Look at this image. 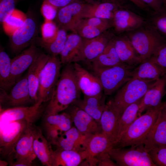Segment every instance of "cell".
I'll return each mask as SVG.
<instances>
[{"label":"cell","instance_id":"1","mask_svg":"<svg viewBox=\"0 0 166 166\" xmlns=\"http://www.w3.org/2000/svg\"><path fill=\"white\" fill-rule=\"evenodd\" d=\"M81 91L78 85L73 64L66 65L54 89L45 115L58 113L67 109L80 99Z\"/></svg>","mask_w":166,"mask_h":166},{"label":"cell","instance_id":"2","mask_svg":"<svg viewBox=\"0 0 166 166\" xmlns=\"http://www.w3.org/2000/svg\"><path fill=\"white\" fill-rule=\"evenodd\" d=\"M164 103L147 110L138 116L113 148H123L143 144L156 122Z\"/></svg>","mask_w":166,"mask_h":166},{"label":"cell","instance_id":"3","mask_svg":"<svg viewBox=\"0 0 166 166\" xmlns=\"http://www.w3.org/2000/svg\"><path fill=\"white\" fill-rule=\"evenodd\" d=\"M126 33L142 61L149 58L158 47L166 41L152 26L146 22L137 29Z\"/></svg>","mask_w":166,"mask_h":166},{"label":"cell","instance_id":"4","mask_svg":"<svg viewBox=\"0 0 166 166\" xmlns=\"http://www.w3.org/2000/svg\"><path fill=\"white\" fill-rule=\"evenodd\" d=\"M156 81L132 77L111 100L113 106L121 116L128 106L143 97Z\"/></svg>","mask_w":166,"mask_h":166},{"label":"cell","instance_id":"5","mask_svg":"<svg viewBox=\"0 0 166 166\" xmlns=\"http://www.w3.org/2000/svg\"><path fill=\"white\" fill-rule=\"evenodd\" d=\"M111 159L120 166H156L143 144L128 148H112L108 151Z\"/></svg>","mask_w":166,"mask_h":166},{"label":"cell","instance_id":"6","mask_svg":"<svg viewBox=\"0 0 166 166\" xmlns=\"http://www.w3.org/2000/svg\"><path fill=\"white\" fill-rule=\"evenodd\" d=\"M133 68L123 63L94 74L99 79L105 95H110L132 78Z\"/></svg>","mask_w":166,"mask_h":166},{"label":"cell","instance_id":"7","mask_svg":"<svg viewBox=\"0 0 166 166\" xmlns=\"http://www.w3.org/2000/svg\"><path fill=\"white\" fill-rule=\"evenodd\" d=\"M61 64L57 56H49L39 77L38 100H41L44 102L50 100L61 74Z\"/></svg>","mask_w":166,"mask_h":166},{"label":"cell","instance_id":"8","mask_svg":"<svg viewBox=\"0 0 166 166\" xmlns=\"http://www.w3.org/2000/svg\"><path fill=\"white\" fill-rule=\"evenodd\" d=\"M34 125L31 124L29 125L17 143L7 159L10 166H31L37 157L33 147Z\"/></svg>","mask_w":166,"mask_h":166},{"label":"cell","instance_id":"9","mask_svg":"<svg viewBox=\"0 0 166 166\" xmlns=\"http://www.w3.org/2000/svg\"><path fill=\"white\" fill-rule=\"evenodd\" d=\"M0 93V110L35 103L30 96L27 74L17 81L9 93L1 89Z\"/></svg>","mask_w":166,"mask_h":166},{"label":"cell","instance_id":"10","mask_svg":"<svg viewBox=\"0 0 166 166\" xmlns=\"http://www.w3.org/2000/svg\"><path fill=\"white\" fill-rule=\"evenodd\" d=\"M31 124L21 120L0 125V153L2 157L8 159L17 143Z\"/></svg>","mask_w":166,"mask_h":166},{"label":"cell","instance_id":"11","mask_svg":"<svg viewBox=\"0 0 166 166\" xmlns=\"http://www.w3.org/2000/svg\"><path fill=\"white\" fill-rule=\"evenodd\" d=\"M41 100L30 106H20L0 110V125L17 121L23 120L33 124L42 115L45 108Z\"/></svg>","mask_w":166,"mask_h":166},{"label":"cell","instance_id":"12","mask_svg":"<svg viewBox=\"0 0 166 166\" xmlns=\"http://www.w3.org/2000/svg\"><path fill=\"white\" fill-rule=\"evenodd\" d=\"M73 65L78 85L84 96H98L104 93L101 83L96 75L77 62H74Z\"/></svg>","mask_w":166,"mask_h":166},{"label":"cell","instance_id":"13","mask_svg":"<svg viewBox=\"0 0 166 166\" xmlns=\"http://www.w3.org/2000/svg\"><path fill=\"white\" fill-rule=\"evenodd\" d=\"M112 37L110 34H101L93 38L83 40L79 53L73 62L85 61L90 62L103 51L113 39Z\"/></svg>","mask_w":166,"mask_h":166},{"label":"cell","instance_id":"14","mask_svg":"<svg viewBox=\"0 0 166 166\" xmlns=\"http://www.w3.org/2000/svg\"><path fill=\"white\" fill-rule=\"evenodd\" d=\"M36 31V21L31 18H27L11 36L10 46L13 52L16 54L21 53L33 40Z\"/></svg>","mask_w":166,"mask_h":166},{"label":"cell","instance_id":"15","mask_svg":"<svg viewBox=\"0 0 166 166\" xmlns=\"http://www.w3.org/2000/svg\"><path fill=\"white\" fill-rule=\"evenodd\" d=\"M40 54L34 44L11 59V88Z\"/></svg>","mask_w":166,"mask_h":166},{"label":"cell","instance_id":"16","mask_svg":"<svg viewBox=\"0 0 166 166\" xmlns=\"http://www.w3.org/2000/svg\"><path fill=\"white\" fill-rule=\"evenodd\" d=\"M112 148V144L102 132L91 135L88 140L85 150L83 151L85 159L83 163H81L82 165L96 166L97 156Z\"/></svg>","mask_w":166,"mask_h":166},{"label":"cell","instance_id":"17","mask_svg":"<svg viewBox=\"0 0 166 166\" xmlns=\"http://www.w3.org/2000/svg\"><path fill=\"white\" fill-rule=\"evenodd\" d=\"M85 4L74 1L59 9L56 18L61 28L74 32L82 19L81 14Z\"/></svg>","mask_w":166,"mask_h":166},{"label":"cell","instance_id":"18","mask_svg":"<svg viewBox=\"0 0 166 166\" xmlns=\"http://www.w3.org/2000/svg\"><path fill=\"white\" fill-rule=\"evenodd\" d=\"M92 134L80 132L75 126L63 132L53 144L57 148L82 152L85 150L88 140Z\"/></svg>","mask_w":166,"mask_h":166},{"label":"cell","instance_id":"19","mask_svg":"<svg viewBox=\"0 0 166 166\" xmlns=\"http://www.w3.org/2000/svg\"><path fill=\"white\" fill-rule=\"evenodd\" d=\"M67 109L73 123L80 132L86 134L102 132L100 124L83 110L73 105Z\"/></svg>","mask_w":166,"mask_h":166},{"label":"cell","instance_id":"20","mask_svg":"<svg viewBox=\"0 0 166 166\" xmlns=\"http://www.w3.org/2000/svg\"><path fill=\"white\" fill-rule=\"evenodd\" d=\"M113 26L119 33L125 32L139 28L146 22L140 15L128 10L121 8L117 10L112 20Z\"/></svg>","mask_w":166,"mask_h":166},{"label":"cell","instance_id":"21","mask_svg":"<svg viewBox=\"0 0 166 166\" xmlns=\"http://www.w3.org/2000/svg\"><path fill=\"white\" fill-rule=\"evenodd\" d=\"M166 81L165 76L156 80L148 89L142 97L138 113V117L144 111L160 105L166 93Z\"/></svg>","mask_w":166,"mask_h":166},{"label":"cell","instance_id":"22","mask_svg":"<svg viewBox=\"0 0 166 166\" xmlns=\"http://www.w3.org/2000/svg\"><path fill=\"white\" fill-rule=\"evenodd\" d=\"M143 144L148 152L154 148L166 146V107L164 103L156 122Z\"/></svg>","mask_w":166,"mask_h":166},{"label":"cell","instance_id":"23","mask_svg":"<svg viewBox=\"0 0 166 166\" xmlns=\"http://www.w3.org/2000/svg\"><path fill=\"white\" fill-rule=\"evenodd\" d=\"M114 41L117 53L123 63L134 67L142 62L126 35L114 39Z\"/></svg>","mask_w":166,"mask_h":166},{"label":"cell","instance_id":"24","mask_svg":"<svg viewBox=\"0 0 166 166\" xmlns=\"http://www.w3.org/2000/svg\"><path fill=\"white\" fill-rule=\"evenodd\" d=\"M33 147L37 157L43 165L52 166L53 150L51 144L43 135L40 129L34 125Z\"/></svg>","mask_w":166,"mask_h":166},{"label":"cell","instance_id":"25","mask_svg":"<svg viewBox=\"0 0 166 166\" xmlns=\"http://www.w3.org/2000/svg\"><path fill=\"white\" fill-rule=\"evenodd\" d=\"M90 63L94 73L123 63L116 51L114 39L109 42L103 51Z\"/></svg>","mask_w":166,"mask_h":166},{"label":"cell","instance_id":"26","mask_svg":"<svg viewBox=\"0 0 166 166\" xmlns=\"http://www.w3.org/2000/svg\"><path fill=\"white\" fill-rule=\"evenodd\" d=\"M105 96L104 93L98 96H84L83 99L77 100L72 105L83 110L100 124L101 117L106 103Z\"/></svg>","mask_w":166,"mask_h":166},{"label":"cell","instance_id":"27","mask_svg":"<svg viewBox=\"0 0 166 166\" xmlns=\"http://www.w3.org/2000/svg\"><path fill=\"white\" fill-rule=\"evenodd\" d=\"M121 8L123 6L108 2L85 4L81 17L82 19L97 17L112 20L115 12Z\"/></svg>","mask_w":166,"mask_h":166},{"label":"cell","instance_id":"28","mask_svg":"<svg viewBox=\"0 0 166 166\" xmlns=\"http://www.w3.org/2000/svg\"><path fill=\"white\" fill-rule=\"evenodd\" d=\"M49 56L40 53L28 68L27 74L30 95L35 103L38 101V94L40 74Z\"/></svg>","mask_w":166,"mask_h":166},{"label":"cell","instance_id":"29","mask_svg":"<svg viewBox=\"0 0 166 166\" xmlns=\"http://www.w3.org/2000/svg\"><path fill=\"white\" fill-rule=\"evenodd\" d=\"M120 115L113 106L111 100L106 103L100 119L102 133L113 146L114 134Z\"/></svg>","mask_w":166,"mask_h":166},{"label":"cell","instance_id":"30","mask_svg":"<svg viewBox=\"0 0 166 166\" xmlns=\"http://www.w3.org/2000/svg\"><path fill=\"white\" fill-rule=\"evenodd\" d=\"M142 97L128 106L120 117L115 131L113 146L120 140L124 133L138 117L139 106Z\"/></svg>","mask_w":166,"mask_h":166},{"label":"cell","instance_id":"31","mask_svg":"<svg viewBox=\"0 0 166 166\" xmlns=\"http://www.w3.org/2000/svg\"><path fill=\"white\" fill-rule=\"evenodd\" d=\"M165 74L163 70L150 57L133 69L132 77L156 81Z\"/></svg>","mask_w":166,"mask_h":166},{"label":"cell","instance_id":"32","mask_svg":"<svg viewBox=\"0 0 166 166\" xmlns=\"http://www.w3.org/2000/svg\"><path fill=\"white\" fill-rule=\"evenodd\" d=\"M72 123L69 113L64 112L61 114L45 115L44 127L45 132L56 130L62 134L72 127Z\"/></svg>","mask_w":166,"mask_h":166},{"label":"cell","instance_id":"33","mask_svg":"<svg viewBox=\"0 0 166 166\" xmlns=\"http://www.w3.org/2000/svg\"><path fill=\"white\" fill-rule=\"evenodd\" d=\"M84 160L81 152L57 148L53 152L52 166H77Z\"/></svg>","mask_w":166,"mask_h":166},{"label":"cell","instance_id":"34","mask_svg":"<svg viewBox=\"0 0 166 166\" xmlns=\"http://www.w3.org/2000/svg\"><path fill=\"white\" fill-rule=\"evenodd\" d=\"M82 38L74 33L67 36L65 46L60 54L61 64L66 65L73 62L82 45Z\"/></svg>","mask_w":166,"mask_h":166},{"label":"cell","instance_id":"35","mask_svg":"<svg viewBox=\"0 0 166 166\" xmlns=\"http://www.w3.org/2000/svg\"><path fill=\"white\" fill-rule=\"evenodd\" d=\"M11 59L2 48L0 51V89L7 91L10 86Z\"/></svg>","mask_w":166,"mask_h":166},{"label":"cell","instance_id":"36","mask_svg":"<svg viewBox=\"0 0 166 166\" xmlns=\"http://www.w3.org/2000/svg\"><path fill=\"white\" fill-rule=\"evenodd\" d=\"M27 18L22 11L15 9L2 23L5 32L11 36L23 24Z\"/></svg>","mask_w":166,"mask_h":166},{"label":"cell","instance_id":"37","mask_svg":"<svg viewBox=\"0 0 166 166\" xmlns=\"http://www.w3.org/2000/svg\"><path fill=\"white\" fill-rule=\"evenodd\" d=\"M67 36L65 30L60 28L58 30L56 38L48 43H41L42 46L51 55L57 56L60 54L65 44Z\"/></svg>","mask_w":166,"mask_h":166},{"label":"cell","instance_id":"38","mask_svg":"<svg viewBox=\"0 0 166 166\" xmlns=\"http://www.w3.org/2000/svg\"><path fill=\"white\" fill-rule=\"evenodd\" d=\"M157 31L166 39V5L157 12H152L149 22Z\"/></svg>","mask_w":166,"mask_h":166},{"label":"cell","instance_id":"39","mask_svg":"<svg viewBox=\"0 0 166 166\" xmlns=\"http://www.w3.org/2000/svg\"><path fill=\"white\" fill-rule=\"evenodd\" d=\"M106 30L104 29L88 25L82 21L76 27L74 33H76L81 38L90 39L96 37Z\"/></svg>","mask_w":166,"mask_h":166},{"label":"cell","instance_id":"40","mask_svg":"<svg viewBox=\"0 0 166 166\" xmlns=\"http://www.w3.org/2000/svg\"><path fill=\"white\" fill-rule=\"evenodd\" d=\"M59 28L53 21L45 20L41 26L42 39L41 43H48L57 37Z\"/></svg>","mask_w":166,"mask_h":166},{"label":"cell","instance_id":"41","mask_svg":"<svg viewBox=\"0 0 166 166\" xmlns=\"http://www.w3.org/2000/svg\"><path fill=\"white\" fill-rule=\"evenodd\" d=\"M148 152L156 166H166V146L154 148Z\"/></svg>","mask_w":166,"mask_h":166},{"label":"cell","instance_id":"42","mask_svg":"<svg viewBox=\"0 0 166 166\" xmlns=\"http://www.w3.org/2000/svg\"><path fill=\"white\" fill-rule=\"evenodd\" d=\"M150 58L160 66L166 74V41L155 50Z\"/></svg>","mask_w":166,"mask_h":166},{"label":"cell","instance_id":"43","mask_svg":"<svg viewBox=\"0 0 166 166\" xmlns=\"http://www.w3.org/2000/svg\"><path fill=\"white\" fill-rule=\"evenodd\" d=\"M17 0H0V21L2 24L4 20L15 9Z\"/></svg>","mask_w":166,"mask_h":166},{"label":"cell","instance_id":"44","mask_svg":"<svg viewBox=\"0 0 166 166\" xmlns=\"http://www.w3.org/2000/svg\"><path fill=\"white\" fill-rule=\"evenodd\" d=\"M84 23L92 26L102 28L106 30L113 26L112 20L92 17L85 19H81Z\"/></svg>","mask_w":166,"mask_h":166},{"label":"cell","instance_id":"45","mask_svg":"<svg viewBox=\"0 0 166 166\" xmlns=\"http://www.w3.org/2000/svg\"><path fill=\"white\" fill-rule=\"evenodd\" d=\"M58 8L46 1H43L41 11L45 20L53 21L56 18Z\"/></svg>","mask_w":166,"mask_h":166},{"label":"cell","instance_id":"46","mask_svg":"<svg viewBox=\"0 0 166 166\" xmlns=\"http://www.w3.org/2000/svg\"><path fill=\"white\" fill-rule=\"evenodd\" d=\"M97 165L99 166H118L114 162L111 158L108 151L103 152L98 155L96 157Z\"/></svg>","mask_w":166,"mask_h":166},{"label":"cell","instance_id":"47","mask_svg":"<svg viewBox=\"0 0 166 166\" xmlns=\"http://www.w3.org/2000/svg\"><path fill=\"white\" fill-rule=\"evenodd\" d=\"M151 8L154 12L160 10L164 6L163 0H141Z\"/></svg>","mask_w":166,"mask_h":166},{"label":"cell","instance_id":"48","mask_svg":"<svg viewBox=\"0 0 166 166\" xmlns=\"http://www.w3.org/2000/svg\"><path fill=\"white\" fill-rule=\"evenodd\" d=\"M59 9L75 1V0H43Z\"/></svg>","mask_w":166,"mask_h":166},{"label":"cell","instance_id":"49","mask_svg":"<svg viewBox=\"0 0 166 166\" xmlns=\"http://www.w3.org/2000/svg\"><path fill=\"white\" fill-rule=\"evenodd\" d=\"M133 3L141 9L146 11L149 10V7L141 0H128Z\"/></svg>","mask_w":166,"mask_h":166},{"label":"cell","instance_id":"50","mask_svg":"<svg viewBox=\"0 0 166 166\" xmlns=\"http://www.w3.org/2000/svg\"><path fill=\"white\" fill-rule=\"evenodd\" d=\"M102 2H108L114 3L123 6L124 3V0H100Z\"/></svg>","mask_w":166,"mask_h":166},{"label":"cell","instance_id":"51","mask_svg":"<svg viewBox=\"0 0 166 166\" xmlns=\"http://www.w3.org/2000/svg\"><path fill=\"white\" fill-rule=\"evenodd\" d=\"M9 164V163L4 160H0V166H6Z\"/></svg>","mask_w":166,"mask_h":166},{"label":"cell","instance_id":"52","mask_svg":"<svg viewBox=\"0 0 166 166\" xmlns=\"http://www.w3.org/2000/svg\"><path fill=\"white\" fill-rule=\"evenodd\" d=\"M164 76H165V79H166V74H165ZM164 106L166 107V101H165V102H164Z\"/></svg>","mask_w":166,"mask_h":166},{"label":"cell","instance_id":"53","mask_svg":"<svg viewBox=\"0 0 166 166\" xmlns=\"http://www.w3.org/2000/svg\"><path fill=\"white\" fill-rule=\"evenodd\" d=\"M164 5H166V0H163Z\"/></svg>","mask_w":166,"mask_h":166}]
</instances>
